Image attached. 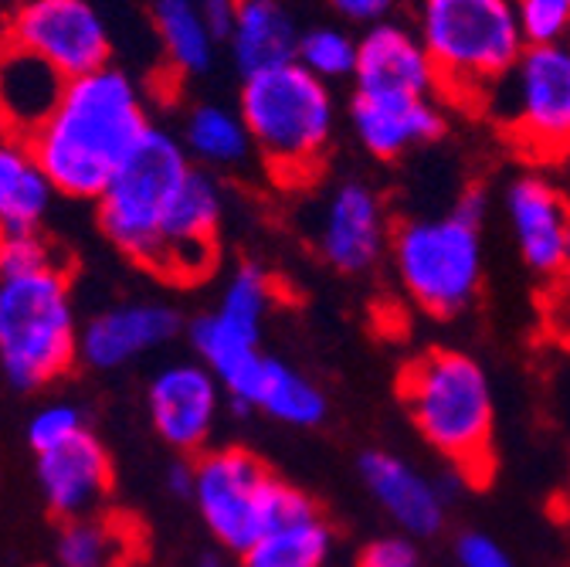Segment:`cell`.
<instances>
[{
    "instance_id": "cell-1",
    "label": "cell",
    "mask_w": 570,
    "mask_h": 567,
    "mask_svg": "<svg viewBox=\"0 0 570 567\" xmlns=\"http://www.w3.org/2000/svg\"><path fill=\"white\" fill-rule=\"evenodd\" d=\"M150 129L154 123L136 79L106 65L65 86L58 109L28 144L55 194L99 201Z\"/></svg>"
},
{
    "instance_id": "cell-2",
    "label": "cell",
    "mask_w": 570,
    "mask_h": 567,
    "mask_svg": "<svg viewBox=\"0 0 570 567\" xmlns=\"http://www.w3.org/2000/svg\"><path fill=\"white\" fill-rule=\"evenodd\" d=\"M401 401L417 436L465 482H482L492 469L495 398L475 358L452 346H432L401 374Z\"/></svg>"
},
{
    "instance_id": "cell-3",
    "label": "cell",
    "mask_w": 570,
    "mask_h": 567,
    "mask_svg": "<svg viewBox=\"0 0 570 567\" xmlns=\"http://www.w3.org/2000/svg\"><path fill=\"white\" fill-rule=\"evenodd\" d=\"M238 113L265 170L299 187L313 180L336 133V99L303 65H282L242 82Z\"/></svg>"
},
{
    "instance_id": "cell-4",
    "label": "cell",
    "mask_w": 570,
    "mask_h": 567,
    "mask_svg": "<svg viewBox=\"0 0 570 567\" xmlns=\"http://www.w3.org/2000/svg\"><path fill=\"white\" fill-rule=\"evenodd\" d=\"M417 38L435 65L439 96L465 109H482L527 48L517 0H421Z\"/></svg>"
},
{
    "instance_id": "cell-5",
    "label": "cell",
    "mask_w": 570,
    "mask_h": 567,
    "mask_svg": "<svg viewBox=\"0 0 570 567\" xmlns=\"http://www.w3.org/2000/svg\"><path fill=\"white\" fill-rule=\"evenodd\" d=\"M79 316L61 262L0 272V374L18 391H41L79 361Z\"/></svg>"
},
{
    "instance_id": "cell-6",
    "label": "cell",
    "mask_w": 570,
    "mask_h": 567,
    "mask_svg": "<svg viewBox=\"0 0 570 567\" xmlns=\"http://www.w3.org/2000/svg\"><path fill=\"white\" fill-rule=\"evenodd\" d=\"M194 507L218 547L245 554L275 524L309 507V496L278 479L255 452L238 446L207 449L194 459Z\"/></svg>"
},
{
    "instance_id": "cell-7",
    "label": "cell",
    "mask_w": 570,
    "mask_h": 567,
    "mask_svg": "<svg viewBox=\"0 0 570 567\" xmlns=\"http://www.w3.org/2000/svg\"><path fill=\"white\" fill-rule=\"evenodd\" d=\"M190 170L180 136L154 126L96 201L102 235L132 265L154 272L167 215Z\"/></svg>"
},
{
    "instance_id": "cell-8",
    "label": "cell",
    "mask_w": 570,
    "mask_h": 567,
    "mask_svg": "<svg viewBox=\"0 0 570 567\" xmlns=\"http://www.w3.org/2000/svg\"><path fill=\"white\" fill-rule=\"evenodd\" d=\"M482 225L449 207L391 232V265L404 296L428 316H459L482 286Z\"/></svg>"
},
{
    "instance_id": "cell-9",
    "label": "cell",
    "mask_w": 570,
    "mask_h": 567,
    "mask_svg": "<svg viewBox=\"0 0 570 567\" xmlns=\"http://www.w3.org/2000/svg\"><path fill=\"white\" fill-rule=\"evenodd\" d=\"M482 109L533 160L570 154V48H523Z\"/></svg>"
},
{
    "instance_id": "cell-10",
    "label": "cell",
    "mask_w": 570,
    "mask_h": 567,
    "mask_svg": "<svg viewBox=\"0 0 570 567\" xmlns=\"http://www.w3.org/2000/svg\"><path fill=\"white\" fill-rule=\"evenodd\" d=\"M275 306V278L258 262H242L225 278L222 296L190 323L197 361L218 378L232 404L245 394L265 361L262 323Z\"/></svg>"
},
{
    "instance_id": "cell-11",
    "label": "cell",
    "mask_w": 570,
    "mask_h": 567,
    "mask_svg": "<svg viewBox=\"0 0 570 567\" xmlns=\"http://www.w3.org/2000/svg\"><path fill=\"white\" fill-rule=\"evenodd\" d=\"M4 41L38 55L68 82L112 65V38L89 0H18Z\"/></svg>"
},
{
    "instance_id": "cell-12",
    "label": "cell",
    "mask_w": 570,
    "mask_h": 567,
    "mask_svg": "<svg viewBox=\"0 0 570 567\" xmlns=\"http://www.w3.org/2000/svg\"><path fill=\"white\" fill-rule=\"evenodd\" d=\"M222 222H225L222 180L194 167L167 215L154 275L177 282V286H190V282L207 278L214 265H218Z\"/></svg>"
},
{
    "instance_id": "cell-13",
    "label": "cell",
    "mask_w": 570,
    "mask_h": 567,
    "mask_svg": "<svg viewBox=\"0 0 570 567\" xmlns=\"http://www.w3.org/2000/svg\"><path fill=\"white\" fill-rule=\"evenodd\" d=\"M225 388L200 361H174L147 384V414L154 432L184 459L210 449V436L225 411Z\"/></svg>"
},
{
    "instance_id": "cell-14",
    "label": "cell",
    "mask_w": 570,
    "mask_h": 567,
    "mask_svg": "<svg viewBox=\"0 0 570 567\" xmlns=\"http://www.w3.org/2000/svg\"><path fill=\"white\" fill-rule=\"evenodd\" d=\"M391 232L384 197L367 180H343L320 207L316 252L343 275H364L391 248Z\"/></svg>"
},
{
    "instance_id": "cell-15",
    "label": "cell",
    "mask_w": 570,
    "mask_h": 567,
    "mask_svg": "<svg viewBox=\"0 0 570 567\" xmlns=\"http://www.w3.org/2000/svg\"><path fill=\"white\" fill-rule=\"evenodd\" d=\"M507 222L517 248L537 275H557L570 268V197L547 174H520L510 180Z\"/></svg>"
},
{
    "instance_id": "cell-16",
    "label": "cell",
    "mask_w": 570,
    "mask_h": 567,
    "mask_svg": "<svg viewBox=\"0 0 570 567\" xmlns=\"http://www.w3.org/2000/svg\"><path fill=\"white\" fill-rule=\"evenodd\" d=\"M184 330V316L170 303L136 300L116 303L89 316L79 333V361L92 371H119L167 346Z\"/></svg>"
},
{
    "instance_id": "cell-17",
    "label": "cell",
    "mask_w": 570,
    "mask_h": 567,
    "mask_svg": "<svg viewBox=\"0 0 570 567\" xmlns=\"http://www.w3.org/2000/svg\"><path fill=\"white\" fill-rule=\"evenodd\" d=\"M361 479L371 500L397 527V534L424 540L445 530L449 496L442 489V479L424 476L417 466L384 449H371L361 456Z\"/></svg>"
},
{
    "instance_id": "cell-18",
    "label": "cell",
    "mask_w": 570,
    "mask_h": 567,
    "mask_svg": "<svg viewBox=\"0 0 570 567\" xmlns=\"http://www.w3.org/2000/svg\"><path fill=\"white\" fill-rule=\"evenodd\" d=\"M350 126L377 160H397L445 136V109L435 96H364L350 99Z\"/></svg>"
},
{
    "instance_id": "cell-19",
    "label": "cell",
    "mask_w": 570,
    "mask_h": 567,
    "mask_svg": "<svg viewBox=\"0 0 570 567\" xmlns=\"http://www.w3.org/2000/svg\"><path fill=\"white\" fill-rule=\"evenodd\" d=\"M356 92L364 96H435V65L417 31L381 21L356 38Z\"/></svg>"
},
{
    "instance_id": "cell-20",
    "label": "cell",
    "mask_w": 570,
    "mask_h": 567,
    "mask_svg": "<svg viewBox=\"0 0 570 567\" xmlns=\"http://www.w3.org/2000/svg\"><path fill=\"white\" fill-rule=\"evenodd\" d=\"M38 486L48 510L61 520L99 514L102 500L112 492V459L86 429L71 442L38 456Z\"/></svg>"
},
{
    "instance_id": "cell-21",
    "label": "cell",
    "mask_w": 570,
    "mask_h": 567,
    "mask_svg": "<svg viewBox=\"0 0 570 567\" xmlns=\"http://www.w3.org/2000/svg\"><path fill=\"white\" fill-rule=\"evenodd\" d=\"M65 86L48 61L0 38V136L31 139L58 109Z\"/></svg>"
},
{
    "instance_id": "cell-22",
    "label": "cell",
    "mask_w": 570,
    "mask_h": 567,
    "mask_svg": "<svg viewBox=\"0 0 570 567\" xmlns=\"http://www.w3.org/2000/svg\"><path fill=\"white\" fill-rule=\"evenodd\" d=\"M225 41L238 76L252 79L296 61L299 28L282 0H242Z\"/></svg>"
},
{
    "instance_id": "cell-23",
    "label": "cell",
    "mask_w": 570,
    "mask_h": 567,
    "mask_svg": "<svg viewBox=\"0 0 570 567\" xmlns=\"http://www.w3.org/2000/svg\"><path fill=\"white\" fill-rule=\"evenodd\" d=\"M235 408L258 411L272 421L289 424V429H316L330 414V401L323 388L303 371H296L293 364L272 358V353H265L262 368L255 371L252 384L235 401Z\"/></svg>"
},
{
    "instance_id": "cell-24",
    "label": "cell",
    "mask_w": 570,
    "mask_h": 567,
    "mask_svg": "<svg viewBox=\"0 0 570 567\" xmlns=\"http://www.w3.org/2000/svg\"><path fill=\"white\" fill-rule=\"evenodd\" d=\"M55 187L28 139L0 136V235L41 232Z\"/></svg>"
},
{
    "instance_id": "cell-25",
    "label": "cell",
    "mask_w": 570,
    "mask_h": 567,
    "mask_svg": "<svg viewBox=\"0 0 570 567\" xmlns=\"http://www.w3.org/2000/svg\"><path fill=\"white\" fill-rule=\"evenodd\" d=\"M180 144L194 167L214 174V170H242L252 157V136L238 109H228L222 102H197L184 116Z\"/></svg>"
},
{
    "instance_id": "cell-26",
    "label": "cell",
    "mask_w": 570,
    "mask_h": 567,
    "mask_svg": "<svg viewBox=\"0 0 570 567\" xmlns=\"http://www.w3.org/2000/svg\"><path fill=\"white\" fill-rule=\"evenodd\" d=\"M336 534L320 507H309L262 534L238 560L242 567H330Z\"/></svg>"
},
{
    "instance_id": "cell-27",
    "label": "cell",
    "mask_w": 570,
    "mask_h": 567,
    "mask_svg": "<svg viewBox=\"0 0 570 567\" xmlns=\"http://www.w3.org/2000/svg\"><path fill=\"white\" fill-rule=\"evenodd\" d=\"M150 18L177 76H204L214 65V51H218L222 38L200 14L197 0H154Z\"/></svg>"
},
{
    "instance_id": "cell-28",
    "label": "cell",
    "mask_w": 570,
    "mask_h": 567,
    "mask_svg": "<svg viewBox=\"0 0 570 567\" xmlns=\"http://www.w3.org/2000/svg\"><path fill=\"white\" fill-rule=\"evenodd\" d=\"M136 527L122 517L89 514L65 520L58 534L61 567H129L136 557Z\"/></svg>"
},
{
    "instance_id": "cell-29",
    "label": "cell",
    "mask_w": 570,
    "mask_h": 567,
    "mask_svg": "<svg viewBox=\"0 0 570 567\" xmlns=\"http://www.w3.org/2000/svg\"><path fill=\"white\" fill-rule=\"evenodd\" d=\"M296 65L320 82H343L356 72V38L340 28H309L299 35Z\"/></svg>"
},
{
    "instance_id": "cell-30",
    "label": "cell",
    "mask_w": 570,
    "mask_h": 567,
    "mask_svg": "<svg viewBox=\"0 0 570 567\" xmlns=\"http://www.w3.org/2000/svg\"><path fill=\"white\" fill-rule=\"evenodd\" d=\"M517 25L527 48L570 41V0H517Z\"/></svg>"
},
{
    "instance_id": "cell-31",
    "label": "cell",
    "mask_w": 570,
    "mask_h": 567,
    "mask_svg": "<svg viewBox=\"0 0 570 567\" xmlns=\"http://www.w3.org/2000/svg\"><path fill=\"white\" fill-rule=\"evenodd\" d=\"M82 432H86V414L71 401H51V404L38 408L28 421V442H31L35 456L51 452Z\"/></svg>"
},
{
    "instance_id": "cell-32",
    "label": "cell",
    "mask_w": 570,
    "mask_h": 567,
    "mask_svg": "<svg viewBox=\"0 0 570 567\" xmlns=\"http://www.w3.org/2000/svg\"><path fill=\"white\" fill-rule=\"evenodd\" d=\"M58 262V248L41 235H0V272H31Z\"/></svg>"
},
{
    "instance_id": "cell-33",
    "label": "cell",
    "mask_w": 570,
    "mask_h": 567,
    "mask_svg": "<svg viewBox=\"0 0 570 567\" xmlns=\"http://www.w3.org/2000/svg\"><path fill=\"white\" fill-rule=\"evenodd\" d=\"M353 567H424L421 547L407 534H384L361 547Z\"/></svg>"
},
{
    "instance_id": "cell-34",
    "label": "cell",
    "mask_w": 570,
    "mask_h": 567,
    "mask_svg": "<svg viewBox=\"0 0 570 567\" xmlns=\"http://www.w3.org/2000/svg\"><path fill=\"white\" fill-rule=\"evenodd\" d=\"M455 564L459 567H517V560L507 554L503 544L479 530H469L455 540Z\"/></svg>"
},
{
    "instance_id": "cell-35",
    "label": "cell",
    "mask_w": 570,
    "mask_h": 567,
    "mask_svg": "<svg viewBox=\"0 0 570 567\" xmlns=\"http://www.w3.org/2000/svg\"><path fill=\"white\" fill-rule=\"evenodd\" d=\"M330 8L356 25H381L384 14L394 8V0H330Z\"/></svg>"
},
{
    "instance_id": "cell-36",
    "label": "cell",
    "mask_w": 570,
    "mask_h": 567,
    "mask_svg": "<svg viewBox=\"0 0 570 567\" xmlns=\"http://www.w3.org/2000/svg\"><path fill=\"white\" fill-rule=\"evenodd\" d=\"M242 0H197L200 14L207 18V25L214 28V35H218L222 41L228 38V28L235 21V11H238Z\"/></svg>"
},
{
    "instance_id": "cell-37",
    "label": "cell",
    "mask_w": 570,
    "mask_h": 567,
    "mask_svg": "<svg viewBox=\"0 0 570 567\" xmlns=\"http://www.w3.org/2000/svg\"><path fill=\"white\" fill-rule=\"evenodd\" d=\"M164 486L177 496V500H190V496H194V462L190 459L170 462L167 472H164Z\"/></svg>"
},
{
    "instance_id": "cell-38",
    "label": "cell",
    "mask_w": 570,
    "mask_h": 567,
    "mask_svg": "<svg viewBox=\"0 0 570 567\" xmlns=\"http://www.w3.org/2000/svg\"><path fill=\"white\" fill-rule=\"evenodd\" d=\"M194 567H225V560H222L218 554H204V557H197Z\"/></svg>"
},
{
    "instance_id": "cell-39",
    "label": "cell",
    "mask_w": 570,
    "mask_h": 567,
    "mask_svg": "<svg viewBox=\"0 0 570 567\" xmlns=\"http://www.w3.org/2000/svg\"><path fill=\"white\" fill-rule=\"evenodd\" d=\"M563 514L570 520V469H567V486H563Z\"/></svg>"
},
{
    "instance_id": "cell-40",
    "label": "cell",
    "mask_w": 570,
    "mask_h": 567,
    "mask_svg": "<svg viewBox=\"0 0 570 567\" xmlns=\"http://www.w3.org/2000/svg\"><path fill=\"white\" fill-rule=\"evenodd\" d=\"M567 48H570V41H567Z\"/></svg>"
}]
</instances>
